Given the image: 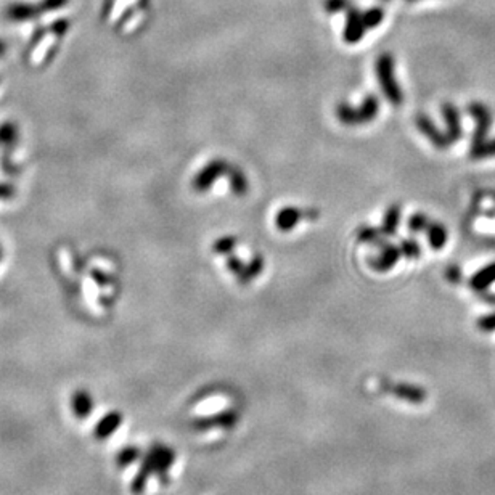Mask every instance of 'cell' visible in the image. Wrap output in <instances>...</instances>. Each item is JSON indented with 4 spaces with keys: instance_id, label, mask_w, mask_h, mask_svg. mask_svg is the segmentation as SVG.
<instances>
[{
    "instance_id": "1",
    "label": "cell",
    "mask_w": 495,
    "mask_h": 495,
    "mask_svg": "<svg viewBox=\"0 0 495 495\" xmlns=\"http://www.w3.org/2000/svg\"><path fill=\"white\" fill-rule=\"evenodd\" d=\"M174 463V452L164 445H155L146 455V458L142 463L139 472H137L134 481L130 484V492L134 495H140L148 483L150 476L153 473L164 474Z\"/></svg>"
},
{
    "instance_id": "2",
    "label": "cell",
    "mask_w": 495,
    "mask_h": 495,
    "mask_svg": "<svg viewBox=\"0 0 495 495\" xmlns=\"http://www.w3.org/2000/svg\"><path fill=\"white\" fill-rule=\"evenodd\" d=\"M376 72H378L380 86L383 89L386 99H388L394 106H399L404 101V95L399 84L394 77V60L389 53H383L376 61Z\"/></svg>"
},
{
    "instance_id": "3",
    "label": "cell",
    "mask_w": 495,
    "mask_h": 495,
    "mask_svg": "<svg viewBox=\"0 0 495 495\" xmlns=\"http://www.w3.org/2000/svg\"><path fill=\"white\" fill-rule=\"evenodd\" d=\"M378 99L375 97H367V100L362 103L360 110H354V108L347 106L346 103H341L340 106L336 108L338 116H340V121L346 122V124H359V122H367L371 121L378 113Z\"/></svg>"
},
{
    "instance_id": "4",
    "label": "cell",
    "mask_w": 495,
    "mask_h": 495,
    "mask_svg": "<svg viewBox=\"0 0 495 495\" xmlns=\"http://www.w3.org/2000/svg\"><path fill=\"white\" fill-rule=\"evenodd\" d=\"M468 111L472 113L474 121H476V129H474L472 146H478V145H481L483 142H486L489 127H491V124H492V116H491V111L487 110V106L484 105V103H479V101L469 103Z\"/></svg>"
},
{
    "instance_id": "5",
    "label": "cell",
    "mask_w": 495,
    "mask_h": 495,
    "mask_svg": "<svg viewBox=\"0 0 495 495\" xmlns=\"http://www.w3.org/2000/svg\"><path fill=\"white\" fill-rule=\"evenodd\" d=\"M388 393H391L393 396H396L397 399H404L410 404H423L426 399V391L420 386L415 385H407V383H397L393 385L389 383L385 388Z\"/></svg>"
},
{
    "instance_id": "6",
    "label": "cell",
    "mask_w": 495,
    "mask_h": 495,
    "mask_svg": "<svg viewBox=\"0 0 495 495\" xmlns=\"http://www.w3.org/2000/svg\"><path fill=\"white\" fill-rule=\"evenodd\" d=\"M416 126H418V129L421 130V134L428 137V140L433 144L436 148H447V146L450 145V140L447 134H443L438 127H436L433 124V121L429 119V117H426L423 115H418L416 116Z\"/></svg>"
},
{
    "instance_id": "7",
    "label": "cell",
    "mask_w": 495,
    "mask_h": 495,
    "mask_svg": "<svg viewBox=\"0 0 495 495\" xmlns=\"http://www.w3.org/2000/svg\"><path fill=\"white\" fill-rule=\"evenodd\" d=\"M225 173H227V164H225L224 161H213V163L206 166L197 177H195L193 187L200 190V192H204V190H208L211 185H213V182L219 175Z\"/></svg>"
},
{
    "instance_id": "8",
    "label": "cell",
    "mask_w": 495,
    "mask_h": 495,
    "mask_svg": "<svg viewBox=\"0 0 495 495\" xmlns=\"http://www.w3.org/2000/svg\"><path fill=\"white\" fill-rule=\"evenodd\" d=\"M443 116L445 124H447V137L450 144H455V142L462 139V124H460V113L457 106H454L452 103H444Z\"/></svg>"
},
{
    "instance_id": "9",
    "label": "cell",
    "mask_w": 495,
    "mask_h": 495,
    "mask_svg": "<svg viewBox=\"0 0 495 495\" xmlns=\"http://www.w3.org/2000/svg\"><path fill=\"white\" fill-rule=\"evenodd\" d=\"M94 407V399H92V396L84 389H77L76 393L71 396V410L77 420L89 418Z\"/></svg>"
},
{
    "instance_id": "10",
    "label": "cell",
    "mask_w": 495,
    "mask_h": 495,
    "mask_svg": "<svg viewBox=\"0 0 495 495\" xmlns=\"http://www.w3.org/2000/svg\"><path fill=\"white\" fill-rule=\"evenodd\" d=\"M122 425V415L119 411H110L103 418H100L99 423L95 426V438L99 440H105L115 433V431Z\"/></svg>"
},
{
    "instance_id": "11",
    "label": "cell",
    "mask_w": 495,
    "mask_h": 495,
    "mask_svg": "<svg viewBox=\"0 0 495 495\" xmlns=\"http://www.w3.org/2000/svg\"><path fill=\"white\" fill-rule=\"evenodd\" d=\"M365 23H364V17L360 13H357L356 10H351L349 17H347V24H346V42L349 43H356L359 42V39L364 36L365 32Z\"/></svg>"
},
{
    "instance_id": "12",
    "label": "cell",
    "mask_w": 495,
    "mask_h": 495,
    "mask_svg": "<svg viewBox=\"0 0 495 495\" xmlns=\"http://www.w3.org/2000/svg\"><path fill=\"white\" fill-rule=\"evenodd\" d=\"M237 423V415L233 411H225L217 416H209V418L198 420L195 423L197 429H209V428H230Z\"/></svg>"
},
{
    "instance_id": "13",
    "label": "cell",
    "mask_w": 495,
    "mask_h": 495,
    "mask_svg": "<svg viewBox=\"0 0 495 495\" xmlns=\"http://www.w3.org/2000/svg\"><path fill=\"white\" fill-rule=\"evenodd\" d=\"M494 282H495V262L489 264V266L474 273L472 280H469V285H472L474 291L484 293Z\"/></svg>"
},
{
    "instance_id": "14",
    "label": "cell",
    "mask_w": 495,
    "mask_h": 495,
    "mask_svg": "<svg viewBox=\"0 0 495 495\" xmlns=\"http://www.w3.org/2000/svg\"><path fill=\"white\" fill-rule=\"evenodd\" d=\"M399 256H400V249L394 248L393 244H385L383 251H381L380 256L376 258L375 262H371V266H373V269H376V271H388V269L393 267L397 262Z\"/></svg>"
},
{
    "instance_id": "15",
    "label": "cell",
    "mask_w": 495,
    "mask_h": 495,
    "mask_svg": "<svg viewBox=\"0 0 495 495\" xmlns=\"http://www.w3.org/2000/svg\"><path fill=\"white\" fill-rule=\"evenodd\" d=\"M426 230H428V240H429L431 248L436 249V251L443 249L445 242H447V230H445L444 225L429 224Z\"/></svg>"
},
{
    "instance_id": "16",
    "label": "cell",
    "mask_w": 495,
    "mask_h": 495,
    "mask_svg": "<svg viewBox=\"0 0 495 495\" xmlns=\"http://www.w3.org/2000/svg\"><path fill=\"white\" fill-rule=\"evenodd\" d=\"M301 219V213L295 208H287L278 213L277 215V225L282 230H290L296 225L298 220Z\"/></svg>"
},
{
    "instance_id": "17",
    "label": "cell",
    "mask_w": 495,
    "mask_h": 495,
    "mask_svg": "<svg viewBox=\"0 0 495 495\" xmlns=\"http://www.w3.org/2000/svg\"><path fill=\"white\" fill-rule=\"evenodd\" d=\"M399 217H400L399 206H391L385 217V225H383L385 235H394L397 224H399Z\"/></svg>"
},
{
    "instance_id": "18",
    "label": "cell",
    "mask_w": 495,
    "mask_h": 495,
    "mask_svg": "<svg viewBox=\"0 0 495 495\" xmlns=\"http://www.w3.org/2000/svg\"><path fill=\"white\" fill-rule=\"evenodd\" d=\"M139 455H140V450L137 447H124L119 454L116 455L117 467H121V468L129 467V465H132L137 458H139Z\"/></svg>"
},
{
    "instance_id": "19",
    "label": "cell",
    "mask_w": 495,
    "mask_h": 495,
    "mask_svg": "<svg viewBox=\"0 0 495 495\" xmlns=\"http://www.w3.org/2000/svg\"><path fill=\"white\" fill-rule=\"evenodd\" d=\"M469 155H472L473 159H484L495 156V139L491 142H483V144L478 146H472V153Z\"/></svg>"
},
{
    "instance_id": "20",
    "label": "cell",
    "mask_w": 495,
    "mask_h": 495,
    "mask_svg": "<svg viewBox=\"0 0 495 495\" xmlns=\"http://www.w3.org/2000/svg\"><path fill=\"white\" fill-rule=\"evenodd\" d=\"M400 253L410 259L418 258L420 256V244L414 242V240H404L400 244Z\"/></svg>"
},
{
    "instance_id": "21",
    "label": "cell",
    "mask_w": 495,
    "mask_h": 495,
    "mask_svg": "<svg viewBox=\"0 0 495 495\" xmlns=\"http://www.w3.org/2000/svg\"><path fill=\"white\" fill-rule=\"evenodd\" d=\"M362 17H364V23L367 28H373V26H376V24H380L381 19H383V10L373 8V10H370V12L362 14Z\"/></svg>"
},
{
    "instance_id": "22",
    "label": "cell",
    "mask_w": 495,
    "mask_h": 495,
    "mask_svg": "<svg viewBox=\"0 0 495 495\" xmlns=\"http://www.w3.org/2000/svg\"><path fill=\"white\" fill-rule=\"evenodd\" d=\"M232 188L237 192L240 197L246 192L248 188V184H246V179H244V175L240 173V171H233V175H232Z\"/></svg>"
},
{
    "instance_id": "23",
    "label": "cell",
    "mask_w": 495,
    "mask_h": 495,
    "mask_svg": "<svg viewBox=\"0 0 495 495\" xmlns=\"http://www.w3.org/2000/svg\"><path fill=\"white\" fill-rule=\"evenodd\" d=\"M428 225H429V220L426 219L423 214L411 215L409 220V229L411 230V232H420V230L428 229Z\"/></svg>"
},
{
    "instance_id": "24",
    "label": "cell",
    "mask_w": 495,
    "mask_h": 495,
    "mask_svg": "<svg viewBox=\"0 0 495 495\" xmlns=\"http://www.w3.org/2000/svg\"><path fill=\"white\" fill-rule=\"evenodd\" d=\"M478 328L483 331H494L495 330V313L479 318Z\"/></svg>"
},
{
    "instance_id": "25",
    "label": "cell",
    "mask_w": 495,
    "mask_h": 495,
    "mask_svg": "<svg viewBox=\"0 0 495 495\" xmlns=\"http://www.w3.org/2000/svg\"><path fill=\"white\" fill-rule=\"evenodd\" d=\"M14 139V129L10 124H5L0 127V140L3 142H12Z\"/></svg>"
},
{
    "instance_id": "26",
    "label": "cell",
    "mask_w": 495,
    "mask_h": 495,
    "mask_svg": "<svg viewBox=\"0 0 495 495\" xmlns=\"http://www.w3.org/2000/svg\"><path fill=\"white\" fill-rule=\"evenodd\" d=\"M233 244V238H222L215 243V251L217 253H229Z\"/></svg>"
},
{
    "instance_id": "27",
    "label": "cell",
    "mask_w": 495,
    "mask_h": 495,
    "mask_svg": "<svg viewBox=\"0 0 495 495\" xmlns=\"http://www.w3.org/2000/svg\"><path fill=\"white\" fill-rule=\"evenodd\" d=\"M359 238L362 242H375V240H378V233H376L373 229H364L360 232Z\"/></svg>"
},
{
    "instance_id": "28",
    "label": "cell",
    "mask_w": 495,
    "mask_h": 495,
    "mask_svg": "<svg viewBox=\"0 0 495 495\" xmlns=\"http://www.w3.org/2000/svg\"><path fill=\"white\" fill-rule=\"evenodd\" d=\"M445 277L449 278L450 282H460V277H462V273H460V269L457 266H450L447 269V272H445Z\"/></svg>"
},
{
    "instance_id": "29",
    "label": "cell",
    "mask_w": 495,
    "mask_h": 495,
    "mask_svg": "<svg viewBox=\"0 0 495 495\" xmlns=\"http://www.w3.org/2000/svg\"><path fill=\"white\" fill-rule=\"evenodd\" d=\"M13 197V188L8 185L0 184V200H8Z\"/></svg>"
},
{
    "instance_id": "30",
    "label": "cell",
    "mask_w": 495,
    "mask_h": 495,
    "mask_svg": "<svg viewBox=\"0 0 495 495\" xmlns=\"http://www.w3.org/2000/svg\"><path fill=\"white\" fill-rule=\"evenodd\" d=\"M342 7H344V0H330V2L327 3V8L330 10V12H335V10H341Z\"/></svg>"
},
{
    "instance_id": "31",
    "label": "cell",
    "mask_w": 495,
    "mask_h": 495,
    "mask_svg": "<svg viewBox=\"0 0 495 495\" xmlns=\"http://www.w3.org/2000/svg\"><path fill=\"white\" fill-rule=\"evenodd\" d=\"M410 2H411V0H410Z\"/></svg>"
}]
</instances>
